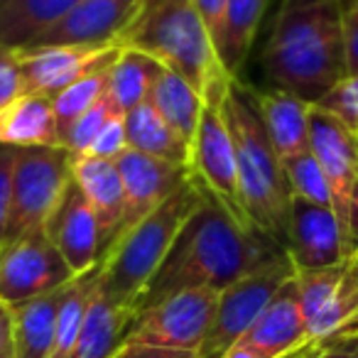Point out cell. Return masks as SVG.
Instances as JSON below:
<instances>
[{
	"instance_id": "cell-1",
	"label": "cell",
	"mask_w": 358,
	"mask_h": 358,
	"mask_svg": "<svg viewBox=\"0 0 358 358\" xmlns=\"http://www.w3.org/2000/svg\"><path fill=\"white\" fill-rule=\"evenodd\" d=\"M280 253L285 248L258 231L243 229L216 201L204 196L140 294L135 312L187 289L221 292Z\"/></svg>"
},
{
	"instance_id": "cell-2",
	"label": "cell",
	"mask_w": 358,
	"mask_h": 358,
	"mask_svg": "<svg viewBox=\"0 0 358 358\" xmlns=\"http://www.w3.org/2000/svg\"><path fill=\"white\" fill-rule=\"evenodd\" d=\"M260 62L275 91L322 101L348 76L341 0H285Z\"/></svg>"
},
{
	"instance_id": "cell-3",
	"label": "cell",
	"mask_w": 358,
	"mask_h": 358,
	"mask_svg": "<svg viewBox=\"0 0 358 358\" xmlns=\"http://www.w3.org/2000/svg\"><path fill=\"white\" fill-rule=\"evenodd\" d=\"M224 118L234 143L241 192L250 224L258 234L285 248L292 194L282 162L260 120L253 89L241 84L238 79L229 81L224 96Z\"/></svg>"
},
{
	"instance_id": "cell-4",
	"label": "cell",
	"mask_w": 358,
	"mask_h": 358,
	"mask_svg": "<svg viewBox=\"0 0 358 358\" xmlns=\"http://www.w3.org/2000/svg\"><path fill=\"white\" fill-rule=\"evenodd\" d=\"M204 196L206 194L189 177L157 209L135 221L128 231H123L115 238V243L106 250L101 263L96 265L99 289L108 302L135 312L140 294L145 292L152 275L157 273L172 243L177 241L182 226L204 201Z\"/></svg>"
},
{
	"instance_id": "cell-5",
	"label": "cell",
	"mask_w": 358,
	"mask_h": 358,
	"mask_svg": "<svg viewBox=\"0 0 358 358\" xmlns=\"http://www.w3.org/2000/svg\"><path fill=\"white\" fill-rule=\"evenodd\" d=\"M115 47L152 57L164 69L189 81L199 94L224 71L209 27L192 0H140Z\"/></svg>"
},
{
	"instance_id": "cell-6",
	"label": "cell",
	"mask_w": 358,
	"mask_h": 358,
	"mask_svg": "<svg viewBox=\"0 0 358 358\" xmlns=\"http://www.w3.org/2000/svg\"><path fill=\"white\" fill-rule=\"evenodd\" d=\"M229 81L231 76L226 71H219L201 91L204 103H201L199 125L189 148V177L231 219L238 221L243 229L255 231L241 192L234 143L224 118V96Z\"/></svg>"
},
{
	"instance_id": "cell-7",
	"label": "cell",
	"mask_w": 358,
	"mask_h": 358,
	"mask_svg": "<svg viewBox=\"0 0 358 358\" xmlns=\"http://www.w3.org/2000/svg\"><path fill=\"white\" fill-rule=\"evenodd\" d=\"M312 155L327 179L329 206L346 258L358 250V140L331 113L312 103Z\"/></svg>"
},
{
	"instance_id": "cell-8",
	"label": "cell",
	"mask_w": 358,
	"mask_h": 358,
	"mask_svg": "<svg viewBox=\"0 0 358 358\" xmlns=\"http://www.w3.org/2000/svg\"><path fill=\"white\" fill-rule=\"evenodd\" d=\"M294 275V265L289 260L287 250L265 263L263 268L253 270L245 278L236 280L226 289L219 292L216 312L211 319L209 334L201 343L199 358H221L234 343L245 336L255 319L263 314L270 299L278 294V289Z\"/></svg>"
},
{
	"instance_id": "cell-9",
	"label": "cell",
	"mask_w": 358,
	"mask_h": 358,
	"mask_svg": "<svg viewBox=\"0 0 358 358\" xmlns=\"http://www.w3.org/2000/svg\"><path fill=\"white\" fill-rule=\"evenodd\" d=\"M69 179L71 155L64 148L17 150L13 164L10 221L6 238L45 229Z\"/></svg>"
},
{
	"instance_id": "cell-10",
	"label": "cell",
	"mask_w": 358,
	"mask_h": 358,
	"mask_svg": "<svg viewBox=\"0 0 358 358\" xmlns=\"http://www.w3.org/2000/svg\"><path fill=\"white\" fill-rule=\"evenodd\" d=\"M216 302H219V292L187 289L152 307L138 309L130 319L123 346L135 343V346L199 353L214 319Z\"/></svg>"
},
{
	"instance_id": "cell-11",
	"label": "cell",
	"mask_w": 358,
	"mask_h": 358,
	"mask_svg": "<svg viewBox=\"0 0 358 358\" xmlns=\"http://www.w3.org/2000/svg\"><path fill=\"white\" fill-rule=\"evenodd\" d=\"M74 278V270L52 245L45 229L0 243V302L8 307L57 292Z\"/></svg>"
},
{
	"instance_id": "cell-12",
	"label": "cell",
	"mask_w": 358,
	"mask_h": 358,
	"mask_svg": "<svg viewBox=\"0 0 358 358\" xmlns=\"http://www.w3.org/2000/svg\"><path fill=\"white\" fill-rule=\"evenodd\" d=\"M120 47H81V45H37L17 50L25 94H42L55 99L59 91L84 79L86 74L113 64Z\"/></svg>"
},
{
	"instance_id": "cell-13",
	"label": "cell",
	"mask_w": 358,
	"mask_h": 358,
	"mask_svg": "<svg viewBox=\"0 0 358 358\" xmlns=\"http://www.w3.org/2000/svg\"><path fill=\"white\" fill-rule=\"evenodd\" d=\"M45 234L52 241L62 258L66 260L74 275H84L94 270L101 260V234L99 221L86 201L84 192L74 182H66L55 211L45 224Z\"/></svg>"
},
{
	"instance_id": "cell-14",
	"label": "cell",
	"mask_w": 358,
	"mask_h": 358,
	"mask_svg": "<svg viewBox=\"0 0 358 358\" xmlns=\"http://www.w3.org/2000/svg\"><path fill=\"white\" fill-rule=\"evenodd\" d=\"M294 270H319L346 263L341 231L329 206H317L302 199L289 204L287 243H285Z\"/></svg>"
},
{
	"instance_id": "cell-15",
	"label": "cell",
	"mask_w": 358,
	"mask_h": 358,
	"mask_svg": "<svg viewBox=\"0 0 358 358\" xmlns=\"http://www.w3.org/2000/svg\"><path fill=\"white\" fill-rule=\"evenodd\" d=\"M115 167L123 179L125 189V229L128 231L135 221L148 216L157 209L167 196H172L179 187L189 179V169L182 164L164 162V159L150 157L138 150H125Z\"/></svg>"
},
{
	"instance_id": "cell-16",
	"label": "cell",
	"mask_w": 358,
	"mask_h": 358,
	"mask_svg": "<svg viewBox=\"0 0 358 358\" xmlns=\"http://www.w3.org/2000/svg\"><path fill=\"white\" fill-rule=\"evenodd\" d=\"M140 0H81L79 6L55 27L40 35L37 45H81L115 47V40L130 22Z\"/></svg>"
},
{
	"instance_id": "cell-17",
	"label": "cell",
	"mask_w": 358,
	"mask_h": 358,
	"mask_svg": "<svg viewBox=\"0 0 358 358\" xmlns=\"http://www.w3.org/2000/svg\"><path fill=\"white\" fill-rule=\"evenodd\" d=\"M71 177L84 192L99 221L101 258H103L106 250L115 243V238L125 229V189L115 159H101L91 155L71 157Z\"/></svg>"
},
{
	"instance_id": "cell-18",
	"label": "cell",
	"mask_w": 358,
	"mask_h": 358,
	"mask_svg": "<svg viewBox=\"0 0 358 358\" xmlns=\"http://www.w3.org/2000/svg\"><path fill=\"white\" fill-rule=\"evenodd\" d=\"M241 341L253 346L265 358H285L289 353H297L299 348L312 346L302 317L294 275L278 289V294L270 299V304Z\"/></svg>"
},
{
	"instance_id": "cell-19",
	"label": "cell",
	"mask_w": 358,
	"mask_h": 358,
	"mask_svg": "<svg viewBox=\"0 0 358 358\" xmlns=\"http://www.w3.org/2000/svg\"><path fill=\"white\" fill-rule=\"evenodd\" d=\"M343 268L346 263L319 270H294L302 317L312 346L341 334L351 322L341 297Z\"/></svg>"
},
{
	"instance_id": "cell-20",
	"label": "cell",
	"mask_w": 358,
	"mask_h": 358,
	"mask_svg": "<svg viewBox=\"0 0 358 358\" xmlns=\"http://www.w3.org/2000/svg\"><path fill=\"white\" fill-rule=\"evenodd\" d=\"M260 120L280 162L302 157L312 150V103L285 91H253Z\"/></svg>"
},
{
	"instance_id": "cell-21",
	"label": "cell",
	"mask_w": 358,
	"mask_h": 358,
	"mask_svg": "<svg viewBox=\"0 0 358 358\" xmlns=\"http://www.w3.org/2000/svg\"><path fill=\"white\" fill-rule=\"evenodd\" d=\"M0 145L6 148H62L50 96L22 94L0 110Z\"/></svg>"
},
{
	"instance_id": "cell-22",
	"label": "cell",
	"mask_w": 358,
	"mask_h": 358,
	"mask_svg": "<svg viewBox=\"0 0 358 358\" xmlns=\"http://www.w3.org/2000/svg\"><path fill=\"white\" fill-rule=\"evenodd\" d=\"M268 0H226L219 27L214 32V52L221 69L238 79L255 42Z\"/></svg>"
},
{
	"instance_id": "cell-23",
	"label": "cell",
	"mask_w": 358,
	"mask_h": 358,
	"mask_svg": "<svg viewBox=\"0 0 358 358\" xmlns=\"http://www.w3.org/2000/svg\"><path fill=\"white\" fill-rule=\"evenodd\" d=\"M130 319H133V309L115 307L113 302H108L96 280L79 338L69 358H115L123 348Z\"/></svg>"
},
{
	"instance_id": "cell-24",
	"label": "cell",
	"mask_w": 358,
	"mask_h": 358,
	"mask_svg": "<svg viewBox=\"0 0 358 358\" xmlns=\"http://www.w3.org/2000/svg\"><path fill=\"white\" fill-rule=\"evenodd\" d=\"M81 0H0V45L22 50L64 20Z\"/></svg>"
},
{
	"instance_id": "cell-25",
	"label": "cell",
	"mask_w": 358,
	"mask_h": 358,
	"mask_svg": "<svg viewBox=\"0 0 358 358\" xmlns=\"http://www.w3.org/2000/svg\"><path fill=\"white\" fill-rule=\"evenodd\" d=\"M66 287V285H64ZM62 287V289H64ZM62 289L42 294L13 309V358H50Z\"/></svg>"
},
{
	"instance_id": "cell-26",
	"label": "cell",
	"mask_w": 358,
	"mask_h": 358,
	"mask_svg": "<svg viewBox=\"0 0 358 358\" xmlns=\"http://www.w3.org/2000/svg\"><path fill=\"white\" fill-rule=\"evenodd\" d=\"M148 103L162 115V120L177 133V138L187 148H192L196 125H199L201 103H204L199 91L187 79L162 66V71L152 84V91H150Z\"/></svg>"
},
{
	"instance_id": "cell-27",
	"label": "cell",
	"mask_w": 358,
	"mask_h": 358,
	"mask_svg": "<svg viewBox=\"0 0 358 358\" xmlns=\"http://www.w3.org/2000/svg\"><path fill=\"white\" fill-rule=\"evenodd\" d=\"M123 118L130 150L189 169V148L177 138V133L164 123L162 115L148 101L140 103L138 108L128 110Z\"/></svg>"
},
{
	"instance_id": "cell-28",
	"label": "cell",
	"mask_w": 358,
	"mask_h": 358,
	"mask_svg": "<svg viewBox=\"0 0 358 358\" xmlns=\"http://www.w3.org/2000/svg\"><path fill=\"white\" fill-rule=\"evenodd\" d=\"M162 71V64L152 57L135 50H120L108 69V96L120 113L138 108L150 99L155 79Z\"/></svg>"
},
{
	"instance_id": "cell-29",
	"label": "cell",
	"mask_w": 358,
	"mask_h": 358,
	"mask_svg": "<svg viewBox=\"0 0 358 358\" xmlns=\"http://www.w3.org/2000/svg\"><path fill=\"white\" fill-rule=\"evenodd\" d=\"M99 280V268L89 270L84 275H76L64 289H62L59 307H57L55 322V346L50 358H69L79 338L81 324H84L86 309H89L91 292Z\"/></svg>"
},
{
	"instance_id": "cell-30",
	"label": "cell",
	"mask_w": 358,
	"mask_h": 358,
	"mask_svg": "<svg viewBox=\"0 0 358 358\" xmlns=\"http://www.w3.org/2000/svg\"><path fill=\"white\" fill-rule=\"evenodd\" d=\"M108 69H110V64L91 71V74H86L84 79L74 81V84L66 86L64 91H59V94L52 99L59 143L64 140V135L69 133L71 125L108 94Z\"/></svg>"
},
{
	"instance_id": "cell-31",
	"label": "cell",
	"mask_w": 358,
	"mask_h": 358,
	"mask_svg": "<svg viewBox=\"0 0 358 358\" xmlns=\"http://www.w3.org/2000/svg\"><path fill=\"white\" fill-rule=\"evenodd\" d=\"M282 167L292 199H302L317 206H329L327 179H324V172L319 167L317 157L312 155V150L307 155H302V157H294L289 162H285Z\"/></svg>"
},
{
	"instance_id": "cell-32",
	"label": "cell",
	"mask_w": 358,
	"mask_h": 358,
	"mask_svg": "<svg viewBox=\"0 0 358 358\" xmlns=\"http://www.w3.org/2000/svg\"><path fill=\"white\" fill-rule=\"evenodd\" d=\"M120 110L115 108V103L110 101V96L106 94L94 108H89L74 125L69 128V133L62 140V148L71 155V157H81L89 152V148L94 145V140L99 138V133L103 130V125L108 123L113 115H118Z\"/></svg>"
},
{
	"instance_id": "cell-33",
	"label": "cell",
	"mask_w": 358,
	"mask_h": 358,
	"mask_svg": "<svg viewBox=\"0 0 358 358\" xmlns=\"http://www.w3.org/2000/svg\"><path fill=\"white\" fill-rule=\"evenodd\" d=\"M314 106H319L322 110L331 113L334 118L358 140V74L346 76L343 81H338V84Z\"/></svg>"
},
{
	"instance_id": "cell-34",
	"label": "cell",
	"mask_w": 358,
	"mask_h": 358,
	"mask_svg": "<svg viewBox=\"0 0 358 358\" xmlns=\"http://www.w3.org/2000/svg\"><path fill=\"white\" fill-rule=\"evenodd\" d=\"M25 94L22 89V69L17 59V50L0 45V110L10 106Z\"/></svg>"
},
{
	"instance_id": "cell-35",
	"label": "cell",
	"mask_w": 358,
	"mask_h": 358,
	"mask_svg": "<svg viewBox=\"0 0 358 358\" xmlns=\"http://www.w3.org/2000/svg\"><path fill=\"white\" fill-rule=\"evenodd\" d=\"M125 150H128L125 118H123V113H118L103 125V130L99 133V138L94 140V145H91L86 155H91V157H101V159H118Z\"/></svg>"
},
{
	"instance_id": "cell-36",
	"label": "cell",
	"mask_w": 358,
	"mask_h": 358,
	"mask_svg": "<svg viewBox=\"0 0 358 358\" xmlns=\"http://www.w3.org/2000/svg\"><path fill=\"white\" fill-rule=\"evenodd\" d=\"M15 148L0 145V243L8 236L10 221V189H13V164H15Z\"/></svg>"
},
{
	"instance_id": "cell-37",
	"label": "cell",
	"mask_w": 358,
	"mask_h": 358,
	"mask_svg": "<svg viewBox=\"0 0 358 358\" xmlns=\"http://www.w3.org/2000/svg\"><path fill=\"white\" fill-rule=\"evenodd\" d=\"M343 13V50L348 76L358 74V0H341Z\"/></svg>"
},
{
	"instance_id": "cell-38",
	"label": "cell",
	"mask_w": 358,
	"mask_h": 358,
	"mask_svg": "<svg viewBox=\"0 0 358 358\" xmlns=\"http://www.w3.org/2000/svg\"><path fill=\"white\" fill-rule=\"evenodd\" d=\"M307 358H358V334H338L309 348Z\"/></svg>"
},
{
	"instance_id": "cell-39",
	"label": "cell",
	"mask_w": 358,
	"mask_h": 358,
	"mask_svg": "<svg viewBox=\"0 0 358 358\" xmlns=\"http://www.w3.org/2000/svg\"><path fill=\"white\" fill-rule=\"evenodd\" d=\"M341 297H343V304H346V312H348V317H351V322H356L358 319V250L346 260V268H343Z\"/></svg>"
},
{
	"instance_id": "cell-40",
	"label": "cell",
	"mask_w": 358,
	"mask_h": 358,
	"mask_svg": "<svg viewBox=\"0 0 358 358\" xmlns=\"http://www.w3.org/2000/svg\"><path fill=\"white\" fill-rule=\"evenodd\" d=\"M115 358H199V356L189 351H172V348H152V346L125 343Z\"/></svg>"
},
{
	"instance_id": "cell-41",
	"label": "cell",
	"mask_w": 358,
	"mask_h": 358,
	"mask_svg": "<svg viewBox=\"0 0 358 358\" xmlns=\"http://www.w3.org/2000/svg\"><path fill=\"white\" fill-rule=\"evenodd\" d=\"M192 6L196 8V13L201 15V20L206 22L211 37H214L216 27H219V20H221V13H224L226 0H192ZM211 42H214V40H211Z\"/></svg>"
},
{
	"instance_id": "cell-42",
	"label": "cell",
	"mask_w": 358,
	"mask_h": 358,
	"mask_svg": "<svg viewBox=\"0 0 358 358\" xmlns=\"http://www.w3.org/2000/svg\"><path fill=\"white\" fill-rule=\"evenodd\" d=\"M0 358H13V309L0 302Z\"/></svg>"
},
{
	"instance_id": "cell-43",
	"label": "cell",
	"mask_w": 358,
	"mask_h": 358,
	"mask_svg": "<svg viewBox=\"0 0 358 358\" xmlns=\"http://www.w3.org/2000/svg\"><path fill=\"white\" fill-rule=\"evenodd\" d=\"M309 348H312V346H304V348H299L297 353H289V356H285V358H307L309 356Z\"/></svg>"
},
{
	"instance_id": "cell-44",
	"label": "cell",
	"mask_w": 358,
	"mask_h": 358,
	"mask_svg": "<svg viewBox=\"0 0 358 358\" xmlns=\"http://www.w3.org/2000/svg\"><path fill=\"white\" fill-rule=\"evenodd\" d=\"M341 334H358V319H356V322H351V324H348V327L343 329ZM336 336H338V334H336Z\"/></svg>"
}]
</instances>
